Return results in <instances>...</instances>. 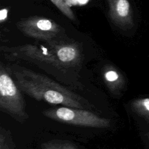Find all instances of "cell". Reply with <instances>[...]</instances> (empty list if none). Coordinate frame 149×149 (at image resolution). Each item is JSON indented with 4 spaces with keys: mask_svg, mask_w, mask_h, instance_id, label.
I'll return each mask as SVG.
<instances>
[{
    "mask_svg": "<svg viewBox=\"0 0 149 149\" xmlns=\"http://www.w3.org/2000/svg\"><path fill=\"white\" fill-rule=\"evenodd\" d=\"M16 83L25 94L38 101L84 109L87 102L48 77L23 69L15 72Z\"/></svg>",
    "mask_w": 149,
    "mask_h": 149,
    "instance_id": "6da1fadb",
    "label": "cell"
},
{
    "mask_svg": "<svg viewBox=\"0 0 149 149\" xmlns=\"http://www.w3.org/2000/svg\"><path fill=\"white\" fill-rule=\"evenodd\" d=\"M109 16L113 22L119 25L130 23L131 6L128 0H108Z\"/></svg>",
    "mask_w": 149,
    "mask_h": 149,
    "instance_id": "5b68a950",
    "label": "cell"
},
{
    "mask_svg": "<svg viewBox=\"0 0 149 149\" xmlns=\"http://www.w3.org/2000/svg\"><path fill=\"white\" fill-rule=\"evenodd\" d=\"M42 113L50 119L75 126L96 128H107L110 126L109 120L84 109L65 106L44 110Z\"/></svg>",
    "mask_w": 149,
    "mask_h": 149,
    "instance_id": "3957f363",
    "label": "cell"
},
{
    "mask_svg": "<svg viewBox=\"0 0 149 149\" xmlns=\"http://www.w3.org/2000/svg\"><path fill=\"white\" fill-rule=\"evenodd\" d=\"M77 1L78 2V3H80L81 5L85 4L88 1V0H77Z\"/></svg>",
    "mask_w": 149,
    "mask_h": 149,
    "instance_id": "7c38bea8",
    "label": "cell"
},
{
    "mask_svg": "<svg viewBox=\"0 0 149 149\" xmlns=\"http://www.w3.org/2000/svg\"><path fill=\"white\" fill-rule=\"evenodd\" d=\"M143 104L146 109H147L149 111V98H146L143 100Z\"/></svg>",
    "mask_w": 149,
    "mask_h": 149,
    "instance_id": "8fae6325",
    "label": "cell"
},
{
    "mask_svg": "<svg viewBox=\"0 0 149 149\" xmlns=\"http://www.w3.org/2000/svg\"><path fill=\"white\" fill-rule=\"evenodd\" d=\"M43 148H76L74 144L65 140H52L49 141L41 145Z\"/></svg>",
    "mask_w": 149,
    "mask_h": 149,
    "instance_id": "52a82bcc",
    "label": "cell"
},
{
    "mask_svg": "<svg viewBox=\"0 0 149 149\" xmlns=\"http://www.w3.org/2000/svg\"><path fill=\"white\" fill-rule=\"evenodd\" d=\"M8 10L6 9H2L0 11V20L2 22L7 17Z\"/></svg>",
    "mask_w": 149,
    "mask_h": 149,
    "instance_id": "30bf717a",
    "label": "cell"
},
{
    "mask_svg": "<svg viewBox=\"0 0 149 149\" xmlns=\"http://www.w3.org/2000/svg\"><path fill=\"white\" fill-rule=\"evenodd\" d=\"M56 56L61 65H70L79 60V51L74 45L66 44L57 47Z\"/></svg>",
    "mask_w": 149,
    "mask_h": 149,
    "instance_id": "8992f818",
    "label": "cell"
},
{
    "mask_svg": "<svg viewBox=\"0 0 149 149\" xmlns=\"http://www.w3.org/2000/svg\"><path fill=\"white\" fill-rule=\"evenodd\" d=\"M25 101L20 89L5 68L0 70V108L19 122H23L29 115L26 112Z\"/></svg>",
    "mask_w": 149,
    "mask_h": 149,
    "instance_id": "7a4b0ae2",
    "label": "cell"
},
{
    "mask_svg": "<svg viewBox=\"0 0 149 149\" xmlns=\"http://www.w3.org/2000/svg\"><path fill=\"white\" fill-rule=\"evenodd\" d=\"M51 1L67 17L72 20L74 19V16L68 5L63 0H51Z\"/></svg>",
    "mask_w": 149,
    "mask_h": 149,
    "instance_id": "ba28073f",
    "label": "cell"
},
{
    "mask_svg": "<svg viewBox=\"0 0 149 149\" xmlns=\"http://www.w3.org/2000/svg\"><path fill=\"white\" fill-rule=\"evenodd\" d=\"M104 77L107 83L109 85L116 82L119 79V74L118 72L113 69H107L104 73Z\"/></svg>",
    "mask_w": 149,
    "mask_h": 149,
    "instance_id": "9c48e42d",
    "label": "cell"
},
{
    "mask_svg": "<svg viewBox=\"0 0 149 149\" xmlns=\"http://www.w3.org/2000/svg\"><path fill=\"white\" fill-rule=\"evenodd\" d=\"M19 29L27 36L40 40H49L60 31V27L49 19L34 17L23 21L19 24Z\"/></svg>",
    "mask_w": 149,
    "mask_h": 149,
    "instance_id": "277c9868",
    "label": "cell"
}]
</instances>
